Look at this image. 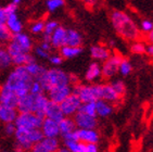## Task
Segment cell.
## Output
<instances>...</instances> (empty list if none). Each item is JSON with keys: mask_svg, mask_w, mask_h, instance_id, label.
Here are the masks:
<instances>
[{"mask_svg": "<svg viewBox=\"0 0 153 152\" xmlns=\"http://www.w3.org/2000/svg\"><path fill=\"white\" fill-rule=\"evenodd\" d=\"M34 51H35V56H37L38 58L49 59V57H50V53L47 52V51H45V50H42L39 46H37V47L34 49Z\"/></svg>", "mask_w": 153, "mask_h": 152, "instance_id": "bcb514c9", "label": "cell"}, {"mask_svg": "<svg viewBox=\"0 0 153 152\" xmlns=\"http://www.w3.org/2000/svg\"><path fill=\"white\" fill-rule=\"evenodd\" d=\"M7 49L9 51L10 56L15 57L20 53H30L33 49L32 38L26 33H20L14 35L12 40L7 45Z\"/></svg>", "mask_w": 153, "mask_h": 152, "instance_id": "277c9868", "label": "cell"}, {"mask_svg": "<svg viewBox=\"0 0 153 152\" xmlns=\"http://www.w3.org/2000/svg\"><path fill=\"white\" fill-rule=\"evenodd\" d=\"M62 138H63L64 147L68 150V151L70 152H78L80 142L78 141V137H77V129L75 130V132L71 133V134L62 136Z\"/></svg>", "mask_w": 153, "mask_h": 152, "instance_id": "7402d4cb", "label": "cell"}, {"mask_svg": "<svg viewBox=\"0 0 153 152\" xmlns=\"http://www.w3.org/2000/svg\"><path fill=\"white\" fill-rule=\"evenodd\" d=\"M7 22V14L4 10H3V7L0 6V26H4Z\"/></svg>", "mask_w": 153, "mask_h": 152, "instance_id": "c3c4849f", "label": "cell"}, {"mask_svg": "<svg viewBox=\"0 0 153 152\" xmlns=\"http://www.w3.org/2000/svg\"><path fill=\"white\" fill-rule=\"evenodd\" d=\"M65 35H66V28L60 25L53 32L52 35H51V39H50L51 47L54 48V49H61L62 47H64Z\"/></svg>", "mask_w": 153, "mask_h": 152, "instance_id": "44dd1931", "label": "cell"}, {"mask_svg": "<svg viewBox=\"0 0 153 152\" xmlns=\"http://www.w3.org/2000/svg\"><path fill=\"white\" fill-rule=\"evenodd\" d=\"M4 134L8 135V136H14L15 132H16V126H15L14 123H9L4 125Z\"/></svg>", "mask_w": 153, "mask_h": 152, "instance_id": "f6af8a7d", "label": "cell"}, {"mask_svg": "<svg viewBox=\"0 0 153 152\" xmlns=\"http://www.w3.org/2000/svg\"><path fill=\"white\" fill-rule=\"evenodd\" d=\"M148 40H149V42H153V29H152V32L148 35Z\"/></svg>", "mask_w": 153, "mask_h": 152, "instance_id": "816d5d0a", "label": "cell"}, {"mask_svg": "<svg viewBox=\"0 0 153 152\" xmlns=\"http://www.w3.org/2000/svg\"><path fill=\"white\" fill-rule=\"evenodd\" d=\"M36 97L37 96H34L30 92L20 97L18 102V108H16L19 113H34Z\"/></svg>", "mask_w": 153, "mask_h": 152, "instance_id": "4fadbf2b", "label": "cell"}, {"mask_svg": "<svg viewBox=\"0 0 153 152\" xmlns=\"http://www.w3.org/2000/svg\"><path fill=\"white\" fill-rule=\"evenodd\" d=\"M64 117L65 116L60 108V104L49 101L47 108H46V112H45V118H49V120L60 123Z\"/></svg>", "mask_w": 153, "mask_h": 152, "instance_id": "2e32d148", "label": "cell"}, {"mask_svg": "<svg viewBox=\"0 0 153 152\" xmlns=\"http://www.w3.org/2000/svg\"><path fill=\"white\" fill-rule=\"evenodd\" d=\"M102 72H101V65L99 62H91L89 64L88 69L86 71L85 74V79L87 82H94L96 79H98L101 76Z\"/></svg>", "mask_w": 153, "mask_h": 152, "instance_id": "cb8c5ba5", "label": "cell"}, {"mask_svg": "<svg viewBox=\"0 0 153 152\" xmlns=\"http://www.w3.org/2000/svg\"><path fill=\"white\" fill-rule=\"evenodd\" d=\"M39 47L41 48L42 50H45V51H47V52L50 53V50H51V44L50 42H48V41H41V44L39 45Z\"/></svg>", "mask_w": 153, "mask_h": 152, "instance_id": "681fc988", "label": "cell"}, {"mask_svg": "<svg viewBox=\"0 0 153 152\" xmlns=\"http://www.w3.org/2000/svg\"><path fill=\"white\" fill-rule=\"evenodd\" d=\"M30 92L32 95H34V96H40V95L45 94L44 90H42V88H41V86H40V84H39L37 80H34L33 85L30 86Z\"/></svg>", "mask_w": 153, "mask_h": 152, "instance_id": "7bdbcfd3", "label": "cell"}, {"mask_svg": "<svg viewBox=\"0 0 153 152\" xmlns=\"http://www.w3.org/2000/svg\"><path fill=\"white\" fill-rule=\"evenodd\" d=\"M80 113L89 115L92 117H97V111H96V102H90V103H82L79 108Z\"/></svg>", "mask_w": 153, "mask_h": 152, "instance_id": "d6a6232c", "label": "cell"}, {"mask_svg": "<svg viewBox=\"0 0 153 152\" xmlns=\"http://www.w3.org/2000/svg\"><path fill=\"white\" fill-rule=\"evenodd\" d=\"M80 105H82V101L79 100V98L72 94L63 102L60 103V108L65 117H73L75 114L78 113Z\"/></svg>", "mask_w": 153, "mask_h": 152, "instance_id": "9c48e42d", "label": "cell"}, {"mask_svg": "<svg viewBox=\"0 0 153 152\" xmlns=\"http://www.w3.org/2000/svg\"><path fill=\"white\" fill-rule=\"evenodd\" d=\"M146 53L149 57L153 58V42H149L146 45Z\"/></svg>", "mask_w": 153, "mask_h": 152, "instance_id": "f907efd6", "label": "cell"}, {"mask_svg": "<svg viewBox=\"0 0 153 152\" xmlns=\"http://www.w3.org/2000/svg\"><path fill=\"white\" fill-rule=\"evenodd\" d=\"M72 95V86H66V87L53 88L50 91L47 92V97L49 101L54 102L56 104H60L64 101L68 97Z\"/></svg>", "mask_w": 153, "mask_h": 152, "instance_id": "7c38bea8", "label": "cell"}, {"mask_svg": "<svg viewBox=\"0 0 153 152\" xmlns=\"http://www.w3.org/2000/svg\"><path fill=\"white\" fill-rule=\"evenodd\" d=\"M6 26L13 36L18 35L20 33H23V23L19 18L18 13H13V14L7 16Z\"/></svg>", "mask_w": 153, "mask_h": 152, "instance_id": "ffe728a7", "label": "cell"}, {"mask_svg": "<svg viewBox=\"0 0 153 152\" xmlns=\"http://www.w3.org/2000/svg\"><path fill=\"white\" fill-rule=\"evenodd\" d=\"M12 65V58L7 46L0 45V70H8Z\"/></svg>", "mask_w": 153, "mask_h": 152, "instance_id": "f546056e", "label": "cell"}, {"mask_svg": "<svg viewBox=\"0 0 153 152\" xmlns=\"http://www.w3.org/2000/svg\"><path fill=\"white\" fill-rule=\"evenodd\" d=\"M139 29H140L141 34L143 33V34L149 35L153 29V21L149 20V19H144V20H142L141 23H140V27H139Z\"/></svg>", "mask_w": 153, "mask_h": 152, "instance_id": "f35d334b", "label": "cell"}, {"mask_svg": "<svg viewBox=\"0 0 153 152\" xmlns=\"http://www.w3.org/2000/svg\"><path fill=\"white\" fill-rule=\"evenodd\" d=\"M98 145H94V143H89V145H85V143L80 142L79 149L78 152H98Z\"/></svg>", "mask_w": 153, "mask_h": 152, "instance_id": "b9f144b4", "label": "cell"}, {"mask_svg": "<svg viewBox=\"0 0 153 152\" xmlns=\"http://www.w3.org/2000/svg\"><path fill=\"white\" fill-rule=\"evenodd\" d=\"M13 35L11 34L9 29L7 28V26H0V45L1 46H4V45H8L10 41L12 40Z\"/></svg>", "mask_w": 153, "mask_h": 152, "instance_id": "836d02e7", "label": "cell"}, {"mask_svg": "<svg viewBox=\"0 0 153 152\" xmlns=\"http://www.w3.org/2000/svg\"><path fill=\"white\" fill-rule=\"evenodd\" d=\"M110 20L118 36L127 41H139L141 32L129 14H127L123 10L114 9L110 13Z\"/></svg>", "mask_w": 153, "mask_h": 152, "instance_id": "6da1fadb", "label": "cell"}, {"mask_svg": "<svg viewBox=\"0 0 153 152\" xmlns=\"http://www.w3.org/2000/svg\"><path fill=\"white\" fill-rule=\"evenodd\" d=\"M26 70L30 73V75L34 78V80H37V79L40 78L41 76L46 73L47 69L44 67L42 65H40L39 63H37V62H34L32 64L26 65Z\"/></svg>", "mask_w": 153, "mask_h": 152, "instance_id": "f1b7e54d", "label": "cell"}, {"mask_svg": "<svg viewBox=\"0 0 153 152\" xmlns=\"http://www.w3.org/2000/svg\"><path fill=\"white\" fill-rule=\"evenodd\" d=\"M72 94L78 97L79 100L82 101V103H90L97 101L94 85L75 84L72 87Z\"/></svg>", "mask_w": 153, "mask_h": 152, "instance_id": "ba28073f", "label": "cell"}, {"mask_svg": "<svg viewBox=\"0 0 153 152\" xmlns=\"http://www.w3.org/2000/svg\"><path fill=\"white\" fill-rule=\"evenodd\" d=\"M18 116L19 112L16 109L0 104V123L4 125L9 123H14Z\"/></svg>", "mask_w": 153, "mask_h": 152, "instance_id": "d6986e66", "label": "cell"}, {"mask_svg": "<svg viewBox=\"0 0 153 152\" xmlns=\"http://www.w3.org/2000/svg\"><path fill=\"white\" fill-rule=\"evenodd\" d=\"M42 117H39L34 113H19L14 124L16 128L24 129V130H34V129H40L42 123Z\"/></svg>", "mask_w": 153, "mask_h": 152, "instance_id": "5b68a950", "label": "cell"}, {"mask_svg": "<svg viewBox=\"0 0 153 152\" xmlns=\"http://www.w3.org/2000/svg\"><path fill=\"white\" fill-rule=\"evenodd\" d=\"M111 86H112V88L114 89V91L117 94L118 97H123L124 95L126 94V86H125V84H124L122 80H114V82L111 83Z\"/></svg>", "mask_w": 153, "mask_h": 152, "instance_id": "d590c367", "label": "cell"}, {"mask_svg": "<svg viewBox=\"0 0 153 152\" xmlns=\"http://www.w3.org/2000/svg\"><path fill=\"white\" fill-rule=\"evenodd\" d=\"M84 51L82 47H62L60 49V56L63 59H74L80 56Z\"/></svg>", "mask_w": 153, "mask_h": 152, "instance_id": "83f0119b", "label": "cell"}, {"mask_svg": "<svg viewBox=\"0 0 153 152\" xmlns=\"http://www.w3.org/2000/svg\"><path fill=\"white\" fill-rule=\"evenodd\" d=\"M41 145L49 152H56L61 148L60 147V140L58 138H44L41 141Z\"/></svg>", "mask_w": 153, "mask_h": 152, "instance_id": "1f68e13d", "label": "cell"}, {"mask_svg": "<svg viewBox=\"0 0 153 152\" xmlns=\"http://www.w3.org/2000/svg\"><path fill=\"white\" fill-rule=\"evenodd\" d=\"M56 152H70V151H68V150L66 149L65 147H61V148H60V149L58 150Z\"/></svg>", "mask_w": 153, "mask_h": 152, "instance_id": "f5cc1de1", "label": "cell"}, {"mask_svg": "<svg viewBox=\"0 0 153 152\" xmlns=\"http://www.w3.org/2000/svg\"><path fill=\"white\" fill-rule=\"evenodd\" d=\"M64 3L65 2L63 0H47L46 1V7H47L49 12H53L64 6Z\"/></svg>", "mask_w": 153, "mask_h": 152, "instance_id": "ab89813d", "label": "cell"}, {"mask_svg": "<svg viewBox=\"0 0 153 152\" xmlns=\"http://www.w3.org/2000/svg\"><path fill=\"white\" fill-rule=\"evenodd\" d=\"M123 57L120 53H113L111 54L106 61L103 62V65L101 66V76L104 79H111L113 76L117 74L118 69H120V64H121Z\"/></svg>", "mask_w": 153, "mask_h": 152, "instance_id": "52a82bcc", "label": "cell"}, {"mask_svg": "<svg viewBox=\"0 0 153 152\" xmlns=\"http://www.w3.org/2000/svg\"><path fill=\"white\" fill-rule=\"evenodd\" d=\"M36 62V59L30 53H20L18 56L12 57V64L15 66H26Z\"/></svg>", "mask_w": 153, "mask_h": 152, "instance_id": "484cf974", "label": "cell"}, {"mask_svg": "<svg viewBox=\"0 0 153 152\" xmlns=\"http://www.w3.org/2000/svg\"><path fill=\"white\" fill-rule=\"evenodd\" d=\"M94 94L96 98L98 100H103L109 103H116L120 102L122 99L121 97H118L117 94L114 91L111 84H94Z\"/></svg>", "mask_w": 153, "mask_h": 152, "instance_id": "8992f818", "label": "cell"}, {"mask_svg": "<svg viewBox=\"0 0 153 152\" xmlns=\"http://www.w3.org/2000/svg\"><path fill=\"white\" fill-rule=\"evenodd\" d=\"M18 102H19L18 95L3 84L0 87V104L16 109L18 108Z\"/></svg>", "mask_w": 153, "mask_h": 152, "instance_id": "30bf717a", "label": "cell"}, {"mask_svg": "<svg viewBox=\"0 0 153 152\" xmlns=\"http://www.w3.org/2000/svg\"><path fill=\"white\" fill-rule=\"evenodd\" d=\"M40 129L45 138H58L60 136L59 123L49 118H45Z\"/></svg>", "mask_w": 153, "mask_h": 152, "instance_id": "9a60e30c", "label": "cell"}, {"mask_svg": "<svg viewBox=\"0 0 153 152\" xmlns=\"http://www.w3.org/2000/svg\"><path fill=\"white\" fill-rule=\"evenodd\" d=\"M90 56L92 59L97 61H106L108 59L111 57V51H110L109 48H106L105 46L103 45H94L90 47Z\"/></svg>", "mask_w": 153, "mask_h": 152, "instance_id": "ac0fdd59", "label": "cell"}, {"mask_svg": "<svg viewBox=\"0 0 153 152\" xmlns=\"http://www.w3.org/2000/svg\"><path fill=\"white\" fill-rule=\"evenodd\" d=\"M48 60H49V62H50L52 65H54V66H59V65L62 64V62H63L64 59L62 58L60 54H51Z\"/></svg>", "mask_w": 153, "mask_h": 152, "instance_id": "ee69618b", "label": "cell"}, {"mask_svg": "<svg viewBox=\"0 0 153 152\" xmlns=\"http://www.w3.org/2000/svg\"><path fill=\"white\" fill-rule=\"evenodd\" d=\"M28 152H49V151L41 145V142H39V143L34 145V146L32 147V149H30Z\"/></svg>", "mask_w": 153, "mask_h": 152, "instance_id": "7dc6e473", "label": "cell"}, {"mask_svg": "<svg viewBox=\"0 0 153 152\" xmlns=\"http://www.w3.org/2000/svg\"><path fill=\"white\" fill-rule=\"evenodd\" d=\"M82 36L78 31L74 28H66L64 46L66 47H82Z\"/></svg>", "mask_w": 153, "mask_h": 152, "instance_id": "e0dca14e", "label": "cell"}, {"mask_svg": "<svg viewBox=\"0 0 153 152\" xmlns=\"http://www.w3.org/2000/svg\"><path fill=\"white\" fill-rule=\"evenodd\" d=\"M33 83H34V78L27 72L26 66H15L8 74L4 85L14 91L20 98L30 92Z\"/></svg>", "mask_w": 153, "mask_h": 152, "instance_id": "7a4b0ae2", "label": "cell"}, {"mask_svg": "<svg viewBox=\"0 0 153 152\" xmlns=\"http://www.w3.org/2000/svg\"><path fill=\"white\" fill-rule=\"evenodd\" d=\"M96 111H97V116L106 117L113 112V105L103 100H98L96 101Z\"/></svg>", "mask_w": 153, "mask_h": 152, "instance_id": "4316f807", "label": "cell"}, {"mask_svg": "<svg viewBox=\"0 0 153 152\" xmlns=\"http://www.w3.org/2000/svg\"><path fill=\"white\" fill-rule=\"evenodd\" d=\"M78 141L85 145H97L100 140V134L97 129H77Z\"/></svg>", "mask_w": 153, "mask_h": 152, "instance_id": "5bb4252c", "label": "cell"}, {"mask_svg": "<svg viewBox=\"0 0 153 152\" xmlns=\"http://www.w3.org/2000/svg\"><path fill=\"white\" fill-rule=\"evenodd\" d=\"M14 152H24V151H23L22 149H20V148H18V147H15Z\"/></svg>", "mask_w": 153, "mask_h": 152, "instance_id": "db71d44e", "label": "cell"}, {"mask_svg": "<svg viewBox=\"0 0 153 152\" xmlns=\"http://www.w3.org/2000/svg\"><path fill=\"white\" fill-rule=\"evenodd\" d=\"M20 3H21L20 0H14V1H12V2L8 3V4H6V6L3 7V10L6 12L7 16L10 14H13V13H16Z\"/></svg>", "mask_w": 153, "mask_h": 152, "instance_id": "60d3db41", "label": "cell"}, {"mask_svg": "<svg viewBox=\"0 0 153 152\" xmlns=\"http://www.w3.org/2000/svg\"><path fill=\"white\" fill-rule=\"evenodd\" d=\"M45 22L44 20H38V21H35V22H33L32 25L30 27V31L32 34H41V33H44V29H45Z\"/></svg>", "mask_w": 153, "mask_h": 152, "instance_id": "8d00e7d4", "label": "cell"}, {"mask_svg": "<svg viewBox=\"0 0 153 152\" xmlns=\"http://www.w3.org/2000/svg\"><path fill=\"white\" fill-rule=\"evenodd\" d=\"M73 120L76 124L77 129H96L98 125L97 117H92L80 112L76 113L73 116Z\"/></svg>", "mask_w": 153, "mask_h": 152, "instance_id": "8fae6325", "label": "cell"}, {"mask_svg": "<svg viewBox=\"0 0 153 152\" xmlns=\"http://www.w3.org/2000/svg\"><path fill=\"white\" fill-rule=\"evenodd\" d=\"M130 51L134 54H143L146 53V44L142 41H135L130 45Z\"/></svg>", "mask_w": 153, "mask_h": 152, "instance_id": "74e56055", "label": "cell"}, {"mask_svg": "<svg viewBox=\"0 0 153 152\" xmlns=\"http://www.w3.org/2000/svg\"><path fill=\"white\" fill-rule=\"evenodd\" d=\"M59 26H60V24L58 23V21H56V20L47 21V22L45 23V29H44V33H42V38H44V39H42V40L50 42L51 35H52L53 32H54Z\"/></svg>", "mask_w": 153, "mask_h": 152, "instance_id": "4dcf8cb0", "label": "cell"}, {"mask_svg": "<svg viewBox=\"0 0 153 152\" xmlns=\"http://www.w3.org/2000/svg\"><path fill=\"white\" fill-rule=\"evenodd\" d=\"M49 99L46 94H42L40 96H37L35 99V107H34V114L38 115L39 117L45 118V112L47 108Z\"/></svg>", "mask_w": 153, "mask_h": 152, "instance_id": "603a6c76", "label": "cell"}, {"mask_svg": "<svg viewBox=\"0 0 153 152\" xmlns=\"http://www.w3.org/2000/svg\"><path fill=\"white\" fill-rule=\"evenodd\" d=\"M37 82L40 84L44 92L47 94L53 88L66 87L71 86V76L66 72L59 69V67H51L47 69L46 73L41 76L40 78L37 79Z\"/></svg>", "mask_w": 153, "mask_h": 152, "instance_id": "3957f363", "label": "cell"}, {"mask_svg": "<svg viewBox=\"0 0 153 152\" xmlns=\"http://www.w3.org/2000/svg\"><path fill=\"white\" fill-rule=\"evenodd\" d=\"M59 128H60V135L61 136H65V135L75 132L77 129V127L73 120V117H64L59 123Z\"/></svg>", "mask_w": 153, "mask_h": 152, "instance_id": "d4e9b609", "label": "cell"}, {"mask_svg": "<svg viewBox=\"0 0 153 152\" xmlns=\"http://www.w3.org/2000/svg\"><path fill=\"white\" fill-rule=\"evenodd\" d=\"M131 71H133V65L130 63V61L128 59L126 58H123L122 60L121 64H120V69H118V72L122 74L123 76H127L129 75L131 73Z\"/></svg>", "mask_w": 153, "mask_h": 152, "instance_id": "e575fe53", "label": "cell"}]
</instances>
